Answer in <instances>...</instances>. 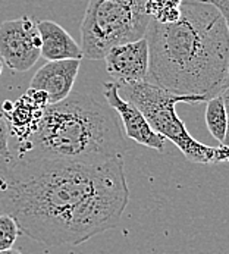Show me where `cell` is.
<instances>
[{"instance_id":"obj_1","label":"cell","mask_w":229,"mask_h":254,"mask_svg":"<svg viewBox=\"0 0 229 254\" xmlns=\"http://www.w3.org/2000/svg\"><path fill=\"white\" fill-rule=\"evenodd\" d=\"M128 203L123 159L0 157V209L40 244L79 246L116 228Z\"/></svg>"},{"instance_id":"obj_2","label":"cell","mask_w":229,"mask_h":254,"mask_svg":"<svg viewBox=\"0 0 229 254\" xmlns=\"http://www.w3.org/2000/svg\"><path fill=\"white\" fill-rule=\"evenodd\" d=\"M147 81L173 94L206 100L224 90L229 65V34L221 12L200 0H182L173 24L150 19Z\"/></svg>"},{"instance_id":"obj_3","label":"cell","mask_w":229,"mask_h":254,"mask_svg":"<svg viewBox=\"0 0 229 254\" xmlns=\"http://www.w3.org/2000/svg\"><path fill=\"white\" fill-rule=\"evenodd\" d=\"M126 148L114 110L91 96L71 93L44 109L36 129L18 141L15 157L99 165L123 159Z\"/></svg>"},{"instance_id":"obj_4","label":"cell","mask_w":229,"mask_h":254,"mask_svg":"<svg viewBox=\"0 0 229 254\" xmlns=\"http://www.w3.org/2000/svg\"><path fill=\"white\" fill-rule=\"evenodd\" d=\"M119 94L143 113L153 129L165 140L172 141L192 163L216 165L229 162V147L203 144L197 141L176 113L178 103L198 105L207 102L201 96L173 94L149 81L117 84Z\"/></svg>"},{"instance_id":"obj_5","label":"cell","mask_w":229,"mask_h":254,"mask_svg":"<svg viewBox=\"0 0 229 254\" xmlns=\"http://www.w3.org/2000/svg\"><path fill=\"white\" fill-rule=\"evenodd\" d=\"M147 1L90 0L81 22L84 58L100 61L114 46L144 38L150 24L146 10Z\"/></svg>"},{"instance_id":"obj_6","label":"cell","mask_w":229,"mask_h":254,"mask_svg":"<svg viewBox=\"0 0 229 254\" xmlns=\"http://www.w3.org/2000/svg\"><path fill=\"white\" fill-rule=\"evenodd\" d=\"M0 56L15 72L30 71L41 58V37L37 21L24 15L0 24Z\"/></svg>"},{"instance_id":"obj_7","label":"cell","mask_w":229,"mask_h":254,"mask_svg":"<svg viewBox=\"0 0 229 254\" xmlns=\"http://www.w3.org/2000/svg\"><path fill=\"white\" fill-rule=\"evenodd\" d=\"M105 62L106 71L116 81V84L147 81L149 44L146 37L112 47L106 53Z\"/></svg>"},{"instance_id":"obj_8","label":"cell","mask_w":229,"mask_h":254,"mask_svg":"<svg viewBox=\"0 0 229 254\" xmlns=\"http://www.w3.org/2000/svg\"><path fill=\"white\" fill-rule=\"evenodd\" d=\"M103 96H105L108 105L120 118L125 134L129 140L144 145V147L154 148L157 151H163L166 140L153 129L140 110L119 94L116 82H105L103 84Z\"/></svg>"},{"instance_id":"obj_9","label":"cell","mask_w":229,"mask_h":254,"mask_svg":"<svg viewBox=\"0 0 229 254\" xmlns=\"http://www.w3.org/2000/svg\"><path fill=\"white\" fill-rule=\"evenodd\" d=\"M79 66L76 59L47 62L34 73L30 88L46 93L49 105H57L72 93Z\"/></svg>"},{"instance_id":"obj_10","label":"cell","mask_w":229,"mask_h":254,"mask_svg":"<svg viewBox=\"0 0 229 254\" xmlns=\"http://www.w3.org/2000/svg\"><path fill=\"white\" fill-rule=\"evenodd\" d=\"M37 27L41 37V58L47 62L66 59L81 61L84 58L81 46L57 22L43 19L37 22Z\"/></svg>"},{"instance_id":"obj_11","label":"cell","mask_w":229,"mask_h":254,"mask_svg":"<svg viewBox=\"0 0 229 254\" xmlns=\"http://www.w3.org/2000/svg\"><path fill=\"white\" fill-rule=\"evenodd\" d=\"M46 108L47 106L37 103L27 93L21 96L13 103L12 109L3 115L7 121L10 134L15 135L18 141L25 140L36 129Z\"/></svg>"},{"instance_id":"obj_12","label":"cell","mask_w":229,"mask_h":254,"mask_svg":"<svg viewBox=\"0 0 229 254\" xmlns=\"http://www.w3.org/2000/svg\"><path fill=\"white\" fill-rule=\"evenodd\" d=\"M206 125L210 135L221 144L225 140L228 129V115L221 94L207 100L206 106Z\"/></svg>"},{"instance_id":"obj_13","label":"cell","mask_w":229,"mask_h":254,"mask_svg":"<svg viewBox=\"0 0 229 254\" xmlns=\"http://www.w3.org/2000/svg\"><path fill=\"white\" fill-rule=\"evenodd\" d=\"M182 0H149L146 10L152 21L159 24H173L181 18Z\"/></svg>"},{"instance_id":"obj_14","label":"cell","mask_w":229,"mask_h":254,"mask_svg":"<svg viewBox=\"0 0 229 254\" xmlns=\"http://www.w3.org/2000/svg\"><path fill=\"white\" fill-rule=\"evenodd\" d=\"M19 228L13 218L3 213L0 215V252L9 250L13 247L19 235Z\"/></svg>"},{"instance_id":"obj_15","label":"cell","mask_w":229,"mask_h":254,"mask_svg":"<svg viewBox=\"0 0 229 254\" xmlns=\"http://www.w3.org/2000/svg\"><path fill=\"white\" fill-rule=\"evenodd\" d=\"M9 137H10V131H9V125L6 118L3 116V113H0V157H10V147H9Z\"/></svg>"},{"instance_id":"obj_16","label":"cell","mask_w":229,"mask_h":254,"mask_svg":"<svg viewBox=\"0 0 229 254\" xmlns=\"http://www.w3.org/2000/svg\"><path fill=\"white\" fill-rule=\"evenodd\" d=\"M204 3H209L212 6H215L221 15L224 16L225 19V24H227V28H228V34H229V0H201ZM229 87V65H228V75H227V79H225V84H224V90ZM222 90V91H224Z\"/></svg>"},{"instance_id":"obj_17","label":"cell","mask_w":229,"mask_h":254,"mask_svg":"<svg viewBox=\"0 0 229 254\" xmlns=\"http://www.w3.org/2000/svg\"><path fill=\"white\" fill-rule=\"evenodd\" d=\"M221 97L224 100V105H225V109H227V115H228V129H227V135H225V140L222 144L229 147V87L225 88L222 93H221Z\"/></svg>"},{"instance_id":"obj_18","label":"cell","mask_w":229,"mask_h":254,"mask_svg":"<svg viewBox=\"0 0 229 254\" xmlns=\"http://www.w3.org/2000/svg\"><path fill=\"white\" fill-rule=\"evenodd\" d=\"M0 254H22L21 252L15 250V249H9V250H4V252H0Z\"/></svg>"},{"instance_id":"obj_19","label":"cell","mask_w":229,"mask_h":254,"mask_svg":"<svg viewBox=\"0 0 229 254\" xmlns=\"http://www.w3.org/2000/svg\"><path fill=\"white\" fill-rule=\"evenodd\" d=\"M1 72H3V62L0 61V76H1Z\"/></svg>"},{"instance_id":"obj_20","label":"cell","mask_w":229,"mask_h":254,"mask_svg":"<svg viewBox=\"0 0 229 254\" xmlns=\"http://www.w3.org/2000/svg\"><path fill=\"white\" fill-rule=\"evenodd\" d=\"M200 1H201V0H200Z\"/></svg>"}]
</instances>
